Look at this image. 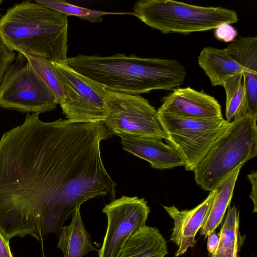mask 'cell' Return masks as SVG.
<instances>
[{
    "instance_id": "cell-1",
    "label": "cell",
    "mask_w": 257,
    "mask_h": 257,
    "mask_svg": "<svg viewBox=\"0 0 257 257\" xmlns=\"http://www.w3.org/2000/svg\"><path fill=\"white\" fill-rule=\"evenodd\" d=\"M96 124L28 113L0 140V230L8 241L30 235L41 242L60 234L77 206L115 198L116 183L103 165Z\"/></svg>"
},
{
    "instance_id": "cell-2",
    "label": "cell",
    "mask_w": 257,
    "mask_h": 257,
    "mask_svg": "<svg viewBox=\"0 0 257 257\" xmlns=\"http://www.w3.org/2000/svg\"><path fill=\"white\" fill-rule=\"evenodd\" d=\"M64 62L107 90L131 95H140L155 90L172 91L183 83L187 76L185 67L177 60L135 55L79 54L67 57Z\"/></svg>"
},
{
    "instance_id": "cell-3",
    "label": "cell",
    "mask_w": 257,
    "mask_h": 257,
    "mask_svg": "<svg viewBox=\"0 0 257 257\" xmlns=\"http://www.w3.org/2000/svg\"><path fill=\"white\" fill-rule=\"evenodd\" d=\"M67 17L36 3L15 4L0 18V39L11 51L64 62Z\"/></svg>"
},
{
    "instance_id": "cell-4",
    "label": "cell",
    "mask_w": 257,
    "mask_h": 257,
    "mask_svg": "<svg viewBox=\"0 0 257 257\" xmlns=\"http://www.w3.org/2000/svg\"><path fill=\"white\" fill-rule=\"evenodd\" d=\"M257 115L235 118L193 171L196 183L211 191L239 166L257 155Z\"/></svg>"
},
{
    "instance_id": "cell-5",
    "label": "cell",
    "mask_w": 257,
    "mask_h": 257,
    "mask_svg": "<svg viewBox=\"0 0 257 257\" xmlns=\"http://www.w3.org/2000/svg\"><path fill=\"white\" fill-rule=\"evenodd\" d=\"M133 15L163 34H189L238 22L236 12L220 7H202L172 0H140Z\"/></svg>"
},
{
    "instance_id": "cell-6",
    "label": "cell",
    "mask_w": 257,
    "mask_h": 257,
    "mask_svg": "<svg viewBox=\"0 0 257 257\" xmlns=\"http://www.w3.org/2000/svg\"><path fill=\"white\" fill-rule=\"evenodd\" d=\"M157 112L165 140L181 157L187 171L195 170L229 124L223 117L188 118Z\"/></svg>"
},
{
    "instance_id": "cell-7",
    "label": "cell",
    "mask_w": 257,
    "mask_h": 257,
    "mask_svg": "<svg viewBox=\"0 0 257 257\" xmlns=\"http://www.w3.org/2000/svg\"><path fill=\"white\" fill-rule=\"evenodd\" d=\"M53 93L22 53L7 68L0 86V107L39 114L55 109Z\"/></svg>"
},
{
    "instance_id": "cell-8",
    "label": "cell",
    "mask_w": 257,
    "mask_h": 257,
    "mask_svg": "<svg viewBox=\"0 0 257 257\" xmlns=\"http://www.w3.org/2000/svg\"><path fill=\"white\" fill-rule=\"evenodd\" d=\"M105 101L107 113L102 122L111 135L165 139L157 110L146 98L107 90Z\"/></svg>"
},
{
    "instance_id": "cell-9",
    "label": "cell",
    "mask_w": 257,
    "mask_h": 257,
    "mask_svg": "<svg viewBox=\"0 0 257 257\" xmlns=\"http://www.w3.org/2000/svg\"><path fill=\"white\" fill-rule=\"evenodd\" d=\"M60 79L64 97L60 105L71 122L95 123L106 117L107 90L81 74L64 62L52 61Z\"/></svg>"
},
{
    "instance_id": "cell-10",
    "label": "cell",
    "mask_w": 257,
    "mask_h": 257,
    "mask_svg": "<svg viewBox=\"0 0 257 257\" xmlns=\"http://www.w3.org/2000/svg\"><path fill=\"white\" fill-rule=\"evenodd\" d=\"M107 226L98 257H118L131 236L146 225L150 208L144 198L122 196L102 209Z\"/></svg>"
},
{
    "instance_id": "cell-11",
    "label": "cell",
    "mask_w": 257,
    "mask_h": 257,
    "mask_svg": "<svg viewBox=\"0 0 257 257\" xmlns=\"http://www.w3.org/2000/svg\"><path fill=\"white\" fill-rule=\"evenodd\" d=\"M157 110L188 118L223 117L221 106L214 97L190 87L173 90L163 97Z\"/></svg>"
},
{
    "instance_id": "cell-12",
    "label": "cell",
    "mask_w": 257,
    "mask_h": 257,
    "mask_svg": "<svg viewBox=\"0 0 257 257\" xmlns=\"http://www.w3.org/2000/svg\"><path fill=\"white\" fill-rule=\"evenodd\" d=\"M215 195V190L210 191L202 203L191 210H179L175 206H163L174 220V226L170 240L178 247L175 257L183 254L189 247L195 246L196 234L207 216Z\"/></svg>"
},
{
    "instance_id": "cell-13",
    "label": "cell",
    "mask_w": 257,
    "mask_h": 257,
    "mask_svg": "<svg viewBox=\"0 0 257 257\" xmlns=\"http://www.w3.org/2000/svg\"><path fill=\"white\" fill-rule=\"evenodd\" d=\"M243 68L247 100V113L257 115V37H238L226 48Z\"/></svg>"
},
{
    "instance_id": "cell-14",
    "label": "cell",
    "mask_w": 257,
    "mask_h": 257,
    "mask_svg": "<svg viewBox=\"0 0 257 257\" xmlns=\"http://www.w3.org/2000/svg\"><path fill=\"white\" fill-rule=\"evenodd\" d=\"M120 138L123 149L147 161L154 168L163 170L184 166L178 153L161 140L130 137Z\"/></svg>"
},
{
    "instance_id": "cell-15",
    "label": "cell",
    "mask_w": 257,
    "mask_h": 257,
    "mask_svg": "<svg viewBox=\"0 0 257 257\" xmlns=\"http://www.w3.org/2000/svg\"><path fill=\"white\" fill-rule=\"evenodd\" d=\"M198 62L209 77L212 86H223L230 77L243 73V68L228 53L227 49L206 47L200 52Z\"/></svg>"
},
{
    "instance_id": "cell-16",
    "label": "cell",
    "mask_w": 257,
    "mask_h": 257,
    "mask_svg": "<svg viewBox=\"0 0 257 257\" xmlns=\"http://www.w3.org/2000/svg\"><path fill=\"white\" fill-rule=\"evenodd\" d=\"M80 207L72 212L71 223L62 227L58 236L57 247L62 251L63 257H83L90 251L97 250L85 229Z\"/></svg>"
},
{
    "instance_id": "cell-17",
    "label": "cell",
    "mask_w": 257,
    "mask_h": 257,
    "mask_svg": "<svg viewBox=\"0 0 257 257\" xmlns=\"http://www.w3.org/2000/svg\"><path fill=\"white\" fill-rule=\"evenodd\" d=\"M166 241L159 230L146 225L131 236L118 257H164Z\"/></svg>"
},
{
    "instance_id": "cell-18",
    "label": "cell",
    "mask_w": 257,
    "mask_h": 257,
    "mask_svg": "<svg viewBox=\"0 0 257 257\" xmlns=\"http://www.w3.org/2000/svg\"><path fill=\"white\" fill-rule=\"evenodd\" d=\"M242 166L233 171L215 189L212 205L200 229V235L207 237L220 224L231 200L234 188Z\"/></svg>"
},
{
    "instance_id": "cell-19",
    "label": "cell",
    "mask_w": 257,
    "mask_h": 257,
    "mask_svg": "<svg viewBox=\"0 0 257 257\" xmlns=\"http://www.w3.org/2000/svg\"><path fill=\"white\" fill-rule=\"evenodd\" d=\"M239 211L235 206L228 209L218 233L219 243L215 251L208 257H238L242 240L239 231Z\"/></svg>"
},
{
    "instance_id": "cell-20",
    "label": "cell",
    "mask_w": 257,
    "mask_h": 257,
    "mask_svg": "<svg viewBox=\"0 0 257 257\" xmlns=\"http://www.w3.org/2000/svg\"><path fill=\"white\" fill-rule=\"evenodd\" d=\"M225 91L226 120L230 122L235 118L247 113V100L243 74H239L226 80L222 86Z\"/></svg>"
},
{
    "instance_id": "cell-21",
    "label": "cell",
    "mask_w": 257,
    "mask_h": 257,
    "mask_svg": "<svg viewBox=\"0 0 257 257\" xmlns=\"http://www.w3.org/2000/svg\"><path fill=\"white\" fill-rule=\"evenodd\" d=\"M35 2L50 9L57 11L66 17H77L83 20L91 23H100L102 16L106 15L129 14L133 13L107 12L89 9L68 3L64 0H36Z\"/></svg>"
},
{
    "instance_id": "cell-22",
    "label": "cell",
    "mask_w": 257,
    "mask_h": 257,
    "mask_svg": "<svg viewBox=\"0 0 257 257\" xmlns=\"http://www.w3.org/2000/svg\"><path fill=\"white\" fill-rule=\"evenodd\" d=\"M32 67L50 88L57 104L62 102L64 94L59 77L51 61L45 58L24 54Z\"/></svg>"
},
{
    "instance_id": "cell-23",
    "label": "cell",
    "mask_w": 257,
    "mask_h": 257,
    "mask_svg": "<svg viewBox=\"0 0 257 257\" xmlns=\"http://www.w3.org/2000/svg\"><path fill=\"white\" fill-rule=\"evenodd\" d=\"M16 56V53L8 49L0 39V86L7 68Z\"/></svg>"
},
{
    "instance_id": "cell-24",
    "label": "cell",
    "mask_w": 257,
    "mask_h": 257,
    "mask_svg": "<svg viewBox=\"0 0 257 257\" xmlns=\"http://www.w3.org/2000/svg\"><path fill=\"white\" fill-rule=\"evenodd\" d=\"M214 35L219 41L232 42L237 36V32L230 24H224L215 29Z\"/></svg>"
},
{
    "instance_id": "cell-25",
    "label": "cell",
    "mask_w": 257,
    "mask_h": 257,
    "mask_svg": "<svg viewBox=\"0 0 257 257\" xmlns=\"http://www.w3.org/2000/svg\"><path fill=\"white\" fill-rule=\"evenodd\" d=\"M247 178L251 184V191L249 197L253 204V212H257V173L256 172L251 173L247 175Z\"/></svg>"
},
{
    "instance_id": "cell-26",
    "label": "cell",
    "mask_w": 257,
    "mask_h": 257,
    "mask_svg": "<svg viewBox=\"0 0 257 257\" xmlns=\"http://www.w3.org/2000/svg\"><path fill=\"white\" fill-rule=\"evenodd\" d=\"M0 257H14L7 240L0 230Z\"/></svg>"
},
{
    "instance_id": "cell-27",
    "label": "cell",
    "mask_w": 257,
    "mask_h": 257,
    "mask_svg": "<svg viewBox=\"0 0 257 257\" xmlns=\"http://www.w3.org/2000/svg\"><path fill=\"white\" fill-rule=\"evenodd\" d=\"M207 250L209 253H213L218 246L219 237L215 233V231H212L207 236Z\"/></svg>"
},
{
    "instance_id": "cell-28",
    "label": "cell",
    "mask_w": 257,
    "mask_h": 257,
    "mask_svg": "<svg viewBox=\"0 0 257 257\" xmlns=\"http://www.w3.org/2000/svg\"><path fill=\"white\" fill-rule=\"evenodd\" d=\"M3 0H0V10H1V5H2V3H3Z\"/></svg>"
}]
</instances>
